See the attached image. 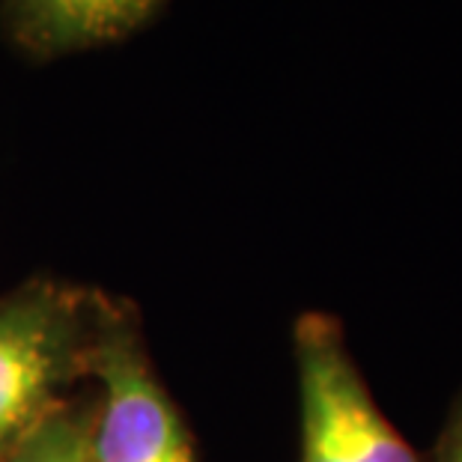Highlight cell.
Masks as SVG:
<instances>
[{"label": "cell", "instance_id": "1", "mask_svg": "<svg viewBox=\"0 0 462 462\" xmlns=\"http://www.w3.org/2000/svg\"><path fill=\"white\" fill-rule=\"evenodd\" d=\"M114 299L57 278H31L0 296V457L93 385Z\"/></svg>", "mask_w": 462, "mask_h": 462}, {"label": "cell", "instance_id": "2", "mask_svg": "<svg viewBox=\"0 0 462 462\" xmlns=\"http://www.w3.org/2000/svg\"><path fill=\"white\" fill-rule=\"evenodd\" d=\"M292 356L301 400L299 462H424L376 406L337 317L301 313Z\"/></svg>", "mask_w": 462, "mask_h": 462}, {"label": "cell", "instance_id": "3", "mask_svg": "<svg viewBox=\"0 0 462 462\" xmlns=\"http://www.w3.org/2000/svg\"><path fill=\"white\" fill-rule=\"evenodd\" d=\"M96 462H200L198 441L146 349L141 313L116 296L93 367Z\"/></svg>", "mask_w": 462, "mask_h": 462}, {"label": "cell", "instance_id": "4", "mask_svg": "<svg viewBox=\"0 0 462 462\" xmlns=\"http://www.w3.org/2000/svg\"><path fill=\"white\" fill-rule=\"evenodd\" d=\"M167 0H0V33L24 60L51 63L141 33Z\"/></svg>", "mask_w": 462, "mask_h": 462}, {"label": "cell", "instance_id": "5", "mask_svg": "<svg viewBox=\"0 0 462 462\" xmlns=\"http://www.w3.org/2000/svg\"><path fill=\"white\" fill-rule=\"evenodd\" d=\"M96 388L90 385L31 427L0 462H96Z\"/></svg>", "mask_w": 462, "mask_h": 462}, {"label": "cell", "instance_id": "6", "mask_svg": "<svg viewBox=\"0 0 462 462\" xmlns=\"http://www.w3.org/2000/svg\"><path fill=\"white\" fill-rule=\"evenodd\" d=\"M424 462H462V391L448 411L436 448H432V454Z\"/></svg>", "mask_w": 462, "mask_h": 462}]
</instances>
